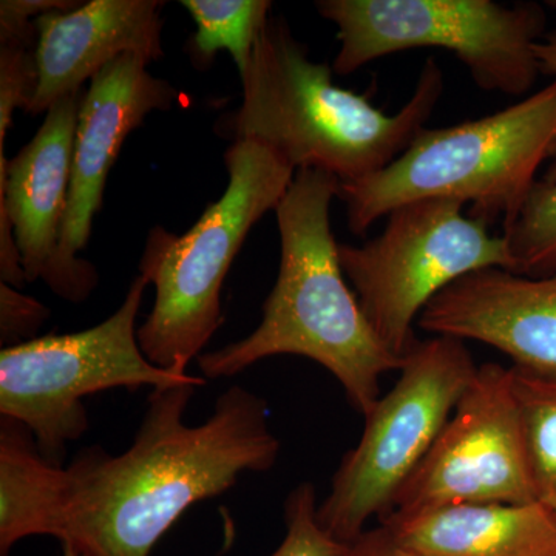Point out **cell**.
Returning a JSON list of instances; mask_svg holds the SVG:
<instances>
[{
    "label": "cell",
    "instance_id": "obj_1",
    "mask_svg": "<svg viewBox=\"0 0 556 556\" xmlns=\"http://www.w3.org/2000/svg\"><path fill=\"white\" fill-rule=\"evenodd\" d=\"M195 383L153 390L126 452H79L49 463L35 536H53L84 556H150L190 507L229 492L243 473L276 466L280 441L265 399L240 386L219 394L206 422L188 426Z\"/></svg>",
    "mask_w": 556,
    "mask_h": 556
},
{
    "label": "cell",
    "instance_id": "obj_2",
    "mask_svg": "<svg viewBox=\"0 0 556 556\" xmlns=\"http://www.w3.org/2000/svg\"><path fill=\"white\" fill-rule=\"evenodd\" d=\"M339 192L340 179L328 172H295L276 208L280 268L262 324L248 338L201 354L204 379L233 378L263 358L308 357L338 379L365 417L380 399L383 376L401 371L405 357L380 342L340 265L331 229Z\"/></svg>",
    "mask_w": 556,
    "mask_h": 556
},
{
    "label": "cell",
    "instance_id": "obj_3",
    "mask_svg": "<svg viewBox=\"0 0 556 556\" xmlns=\"http://www.w3.org/2000/svg\"><path fill=\"white\" fill-rule=\"evenodd\" d=\"M240 79V108L218 121L217 134L260 142L292 169L328 172L340 182L390 166L426 129L444 93V72L430 58L412 98L386 115L367 94L336 86L332 67L311 61L287 21L273 16Z\"/></svg>",
    "mask_w": 556,
    "mask_h": 556
},
{
    "label": "cell",
    "instance_id": "obj_4",
    "mask_svg": "<svg viewBox=\"0 0 556 556\" xmlns=\"http://www.w3.org/2000/svg\"><path fill=\"white\" fill-rule=\"evenodd\" d=\"M556 142V79L529 98L441 129H424L386 169L340 182L348 228L365 236L393 208L419 200L470 204L468 215L506 233Z\"/></svg>",
    "mask_w": 556,
    "mask_h": 556
},
{
    "label": "cell",
    "instance_id": "obj_5",
    "mask_svg": "<svg viewBox=\"0 0 556 556\" xmlns=\"http://www.w3.org/2000/svg\"><path fill=\"white\" fill-rule=\"evenodd\" d=\"M225 163L229 182L222 199L182 236L155 226L139 262V276L155 287L153 308L138 328L139 346L170 371L186 372L222 327L223 281L233 258L295 177L274 150L248 139L230 144Z\"/></svg>",
    "mask_w": 556,
    "mask_h": 556
},
{
    "label": "cell",
    "instance_id": "obj_6",
    "mask_svg": "<svg viewBox=\"0 0 556 556\" xmlns=\"http://www.w3.org/2000/svg\"><path fill=\"white\" fill-rule=\"evenodd\" d=\"M316 9L339 30L338 75L412 49L452 51L490 93L521 97L541 75L535 46L546 36V13L538 3L318 0Z\"/></svg>",
    "mask_w": 556,
    "mask_h": 556
},
{
    "label": "cell",
    "instance_id": "obj_7",
    "mask_svg": "<svg viewBox=\"0 0 556 556\" xmlns=\"http://www.w3.org/2000/svg\"><path fill=\"white\" fill-rule=\"evenodd\" d=\"M148 287L135 278L119 308L97 327L0 351V415L28 428L54 466H62L68 442L89 430L87 396L113 388L206 386L204 378L156 367L142 353L137 317Z\"/></svg>",
    "mask_w": 556,
    "mask_h": 556
},
{
    "label": "cell",
    "instance_id": "obj_8",
    "mask_svg": "<svg viewBox=\"0 0 556 556\" xmlns=\"http://www.w3.org/2000/svg\"><path fill=\"white\" fill-rule=\"evenodd\" d=\"M477 369L463 340L437 336L409 348L397 382L365 416L361 441L340 460L317 508L321 527L339 543H353L369 519L390 514Z\"/></svg>",
    "mask_w": 556,
    "mask_h": 556
},
{
    "label": "cell",
    "instance_id": "obj_9",
    "mask_svg": "<svg viewBox=\"0 0 556 556\" xmlns=\"http://www.w3.org/2000/svg\"><path fill=\"white\" fill-rule=\"evenodd\" d=\"M386 229L362 247L339 244L343 273L376 334L397 357L415 345L413 327L428 303L477 270L514 273L504 236L464 214L455 200H419L387 215Z\"/></svg>",
    "mask_w": 556,
    "mask_h": 556
},
{
    "label": "cell",
    "instance_id": "obj_10",
    "mask_svg": "<svg viewBox=\"0 0 556 556\" xmlns=\"http://www.w3.org/2000/svg\"><path fill=\"white\" fill-rule=\"evenodd\" d=\"M530 503H536L535 484L514 371L489 362L478 367L391 511Z\"/></svg>",
    "mask_w": 556,
    "mask_h": 556
},
{
    "label": "cell",
    "instance_id": "obj_11",
    "mask_svg": "<svg viewBox=\"0 0 556 556\" xmlns=\"http://www.w3.org/2000/svg\"><path fill=\"white\" fill-rule=\"evenodd\" d=\"M84 93L54 102L35 138L13 160H0V244L10 247L16 240L27 281L42 280L70 303L86 302L94 291L61 258Z\"/></svg>",
    "mask_w": 556,
    "mask_h": 556
},
{
    "label": "cell",
    "instance_id": "obj_12",
    "mask_svg": "<svg viewBox=\"0 0 556 556\" xmlns=\"http://www.w3.org/2000/svg\"><path fill=\"white\" fill-rule=\"evenodd\" d=\"M150 62L126 53L90 80L80 102L67 212L61 236V258L76 277L97 289V268L78 254L89 243L109 172L131 131L156 110H167L178 91L166 79L150 75Z\"/></svg>",
    "mask_w": 556,
    "mask_h": 556
},
{
    "label": "cell",
    "instance_id": "obj_13",
    "mask_svg": "<svg viewBox=\"0 0 556 556\" xmlns=\"http://www.w3.org/2000/svg\"><path fill=\"white\" fill-rule=\"evenodd\" d=\"M417 325L430 334L496 348L514 367L556 375V273L477 270L431 300Z\"/></svg>",
    "mask_w": 556,
    "mask_h": 556
},
{
    "label": "cell",
    "instance_id": "obj_14",
    "mask_svg": "<svg viewBox=\"0 0 556 556\" xmlns=\"http://www.w3.org/2000/svg\"><path fill=\"white\" fill-rule=\"evenodd\" d=\"M164 5L161 0H90L35 20L38 80L27 112H49L123 54L160 60Z\"/></svg>",
    "mask_w": 556,
    "mask_h": 556
},
{
    "label": "cell",
    "instance_id": "obj_15",
    "mask_svg": "<svg viewBox=\"0 0 556 556\" xmlns=\"http://www.w3.org/2000/svg\"><path fill=\"white\" fill-rule=\"evenodd\" d=\"M379 521L424 556H556V525L540 503L456 504Z\"/></svg>",
    "mask_w": 556,
    "mask_h": 556
},
{
    "label": "cell",
    "instance_id": "obj_16",
    "mask_svg": "<svg viewBox=\"0 0 556 556\" xmlns=\"http://www.w3.org/2000/svg\"><path fill=\"white\" fill-rule=\"evenodd\" d=\"M197 24L190 58L207 67L219 50L229 51L240 76L247 72L260 33L268 24L269 0H182Z\"/></svg>",
    "mask_w": 556,
    "mask_h": 556
},
{
    "label": "cell",
    "instance_id": "obj_17",
    "mask_svg": "<svg viewBox=\"0 0 556 556\" xmlns=\"http://www.w3.org/2000/svg\"><path fill=\"white\" fill-rule=\"evenodd\" d=\"M511 371L525 419L536 503L556 525V375L514 365Z\"/></svg>",
    "mask_w": 556,
    "mask_h": 556
},
{
    "label": "cell",
    "instance_id": "obj_18",
    "mask_svg": "<svg viewBox=\"0 0 556 556\" xmlns=\"http://www.w3.org/2000/svg\"><path fill=\"white\" fill-rule=\"evenodd\" d=\"M514 257V273L546 277L556 273V182L538 179L517 222L503 233Z\"/></svg>",
    "mask_w": 556,
    "mask_h": 556
},
{
    "label": "cell",
    "instance_id": "obj_19",
    "mask_svg": "<svg viewBox=\"0 0 556 556\" xmlns=\"http://www.w3.org/2000/svg\"><path fill=\"white\" fill-rule=\"evenodd\" d=\"M316 489L302 482L285 501L287 535L270 556H342L346 544L339 543L317 518Z\"/></svg>",
    "mask_w": 556,
    "mask_h": 556
},
{
    "label": "cell",
    "instance_id": "obj_20",
    "mask_svg": "<svg viewBox=\"0 0 556 556\" xmlns=\"http://www.w3.org/2000/svg\"><path fill=\"white\" fill-rule=\"evenodd\" d=\"M50 311L17 288L0 283V342L3 348L21 345L38 339V331Z\"/></svg>",
    "mask_w": 556,
    "mask_h": 556
},
{
    "label": "cell",
    "instance_id": "obj_21",
    "mask_svg": "<svg viewBox=\"0 0 556 556\" xmlns=\"http://www.w3.org/2000/svg\"><path fill=\"white\" fill-rule=\"evenodd\" d=\"M80 2L72 0H2L0 2V27H21L33 24L31 20L54 11H70Z\"/></svg>",
    "mask_w": 556,
    "mask_h": 556
},
{
    "label": "cell",
    "instance_id": "obj_22",
    "mask_svg": "<svg viewBox=\"0 0 556 556\" xmlns=\"http://www.w3.org/2000/svg\"><path fill=\"white\" fill-rule=\"evenodd\" d=\"M342 556H424L399 544L386 527L365 530L353 543L346 544Z\"/></svg>",
    "mask_w": 556,
    "mask_h": 556
},
{
    "label": "cell",
    "instance_id": "obj_23",
    "mask_svg": "<svg viewBox=\"0 0 556 556\" xmlns=\"http://www.w3.org/2000/svg\"><path fill=\"white\" fill-rule=\"evenodd\" d=\"M536 60L540 62L541 75L554 76L556 79V31L546 33L543 39L535 46ZM551 159L554 164L548 167L544 181L556 182V142L552 150Z\"/></svg>",
    "mask_w": 556,
    "mask_h": 556
},
{
    "label": "cell",
    "instance_id": "obj_24",
    "mask_svg": "<svg viewBox=\"0 0 556 556\" xmlns=\"http://www.w3.org/2000/svg\"><path fill=\"white\" fill-rule=\"evenodd\" d=\"M62 556H84L78 551L70 546H62Z\"/></svg>",
    "mask_w": 556,
    "mask_h": 556
},
{
    "label": "cell",
    "instance_id": "obj_25",
    "mask_svg": "<svg viewBox=\"0 0 556 556\" xmlns=\"http://www.w3.org/2000/svg\"><path fill=\"white\" fill-rule=\"evenodd\" d=\"M555 5H556V3H555Z\"/></svg>",
    "mask_w": 556,
    "mask_h": 556
}]
</instances>
